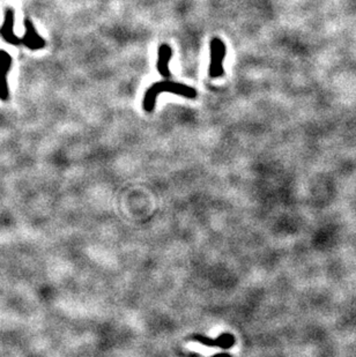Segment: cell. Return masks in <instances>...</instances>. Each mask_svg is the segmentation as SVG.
Returning a JSON list of instances; mask_svg holds the SVG:
<instances>
[{"instance_id": "cell-1", "label": "cell", "mask_w": 356, "mask_h": 357, "mask_svg": "<svg viewBox=\"0 0 356 357\" xmlns=\"http://www.w3.org/2000/svg\"><path fill=\"white\" fill-rule=\"evenodd\" d=\"M162 93L179 95V96L190 99H193L198 96V91L193 87L186 86V84L179 82H174V81H159V82L152 84L146 91L144 102H142L146 112H153L154 108H155L156 97Z\"/></svg>"}, {"instance_id": "cell-2", "label": "cell", "mask_w": 356, "mask_h": 357, "mask_svg": "<svg viewBox=\"0 0 356 357\" xmlns=\"http://www.w3.org/2000/svg\"><path fill=\"white\" fill-rule=\"evenodd\" d=\"M226 58V45L220 38H213L211 42L210 76L213 79L221 78L225 74L223 60Z\"/></svg>"}, {"instance_id": "cell-3", "label": "cell", "mask_w": 356, "mask_h": 357, "mask_svg": "<svg viewBox=\"0 0 356 357\" xmlns=\"http://www.w3.org/2000/svg\"><path fill=\"white\" fill-rule=\"evenodd\" d=\"M192 340L199 342V344L204 346H207V347H220L222 349H229L235 345V337L229 333H223L216 339L206 338L200 336V334H197V336L192 337Z\"/></svg>"}, {"instance_id": "cell-4", "label": "cell", "mask_w": 356, "mask_h": 357, "mask_svg": "<svg viewBox=\"0 0 356 357\" xmlns=\"http://www.w3.org/2000/svg\"><path fill=\"white\" fill-rule=\"evenodd\" d=\"M12 66V58L6 51H0V98L6 101L8 98L7 73Z\"/></svg>"}, {"instance_id": "cell-5", "label": "cell", "mask_w": 356, "mask_h": 357, "mask_svg": "<svg viewBox=\"0 0 356 357\" xmlns=\"http://www.w3.org/2000/svg\"><path fill=\"white\" fill-rule=\"evenodd\" d=\"M25 34L23 37L21 38V43H23L25 46L29 47L30 50H39L43 49L45 46V40H44L41 36L37 34V31L35 30L34 24L30 20H25Z\"/></svg>"}, {"instance_id": "cell-6", "label": "cell", "mask_w": 356, "mask_h": 357, "mask_svg": "<svg viewBox=\"0 0 356 357\" xmlns=\"http://www.w3.org/2000/svg\"><path fill=\"white\" fill-rule=\"evenodd\" d=\"M157 54H159V58H157L156 62V68L157 71L163 78H169L171 75L170 68H169V61H170L172 57V49L170 45L163 43L161 44L157 49Z\"/></svg>"}, {"instance_id": "cell-7", "label": "cell", "mask_w": 356, "mask_h": 357, "mask_svg": "<svg viewBox=\"0 0 356 357\" xmlns=\"http://www.w3.org/2000/svg\"><path fill=\"white\" fill-rule=\"evenodd\" d=\"M13 25H14V10L12 8H7L5 22H3V27L1 28V30H0V34H1L2 37L8 43L13 44V45H17V44L21 43V38L16 37L15 34H14Z\"/></svg>"}, {"instance_id": "cell-8", "label": "cell", "mask_w": 356, "mask_h": 357, "mask_svg": "<svg viewBox=\"0 0 356 357\" xmlns=\"http://www.w3.org/2000/svg\"><path fill=\"white\" fill-rule=\"evenodd\" d=\"M212 357H231V355H229V354H216V355L212 356Z\"/></svg>"}]
</instances>
